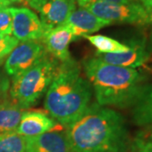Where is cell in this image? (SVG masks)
Segmentation results:
<instances>
[{
    "label": "cell",
    "instance_id": "d4e9b609",
    "mask_svg": "<svg viewBox=\"0 0 152 152\" xmlns=\"http://www.w3.org/2000/svg\"><path fill=\"white\" fill-rule=\"evenodd\" d=\"M26 5H29L33 10L38 11L40 7L43 4L46 0H26Z\"/></svg>",
    "mask_w": 152,
    "mask_h": 152
},
{
    "label": "cell",
    "instance_id": "83f0119b",
    "mask_svg": "<svg viewBox=\"0 0 152 152\" xmlns=\"http://www.w3.org/2000/svg\"><path fill=\"white\" fill-rule=\"evenodd\" d=\"M9 6H10V4H9L4 0H0V9L5 8V7H9Z\"/></svg>",
    "mask_w": 152,
    "mask_h": 152
},
{
    "label": "cell",
    "instance_id": "484cf974",
    "mask_svg": "<svg viewBox=\"0 0 152 152\" xmlns=\"http://www.w3.org/2000/svg\"><path fill=\"white\" fill-rule=\"evenodd\" d=\"M151 25V33H150V39H149V44H147V48H148V52L149 53H152V23Z\"/></svg>",
    "mask_w": 152,
    "mask_h": 152
},
{
    "label": "cell",
    "instance_id": "d6986e66",
    "mask_svg": "<svg viewBox=\"0 0 152 152\" xmlns=\"http://www.w3.org/2000/svg\"><path fill=\"white\" fill-rule=\"evenodd\" d=\"M12 25L13 21L10 8L0 9V33L3 35H11L13 30Z\"/></svg>",
    "mask_w": 152,
    "mask_h": 152
},
{
    "label": "cell",
    "instance_id": "603a6c76",
    "mask_svg": "<svg viewBox=\"0 0 152 152\" xmlns=\"http://www.w3.org/2000/svg\"><path fill=\"white\" fill-rule=\"evenodd\" d=\"M144 128L145 129L143 130L140 131L138 133L136 138L140 139V140H144L152 141V125L147 126V127H144Z\"/></svg>",
    "mask_w": 152,
    "mask_h": 152
},
{
    "label": "cell",
    "instance_id": "ffe728a7",
    "mask_svg": "<svg viewBox=\"0 0 152 152\" xmlns=\"http://www.w3.org/2000/svg\"><path fill=\"white\" fill-rule=\"evenodd\" d=\"M129 152H152V141L136 138L132 141Z\"/></svg>",
    "mask_w": 152,
    "mask_h": 152
},
{
    "label": "cell",
    "instance_id": "e0dca14e",
    "mask_svg": "<svg viewBox=\"0 0 152 152\" xmlns=\"http://www.w3.org/2000/svg\"><path fill=\"white\" fill-rule=\"evenodd\" d=\"M26 137L15 132L0 134V152H26Z\"/></svg>",
    "mask_w": 152,
    "mask_h": 152
},
{
    "label": "cell",
    "instance_id": "277c9868",
    "mask_svg": "<svg viewBox=\"0 0 152 152\" xmlns=\"http://www.w3.org/2000/svg\"><path fill=\"white\" fill-rule=\"evenodd\" d=\"M58 61L47 53L35 65L13 77L10 96L21 108L34 106L46 94L54 78Z\"/></svg>",
    "mask_w": 152,
    "mask_h": 152
},
{
    "label": "cell",
    "instance_id": "7a4b0ae2",
    "mask_svg": "<svg viewBox=\"0 0 152 152\" xmlns=\"http://www.w3.org/2000/svg\"><path fill=\"white\" fill-rule=\"evenodd\" d=\"M91 96V83L82 77L80 65L70 57L58 64L46 92L44 107L53 119L67 127L81 116Z\"/></svg>",
    "mask_w": 152,
    "mask_h": 152
},
{
    "label": "cell",
    "instance_id": "7402d4cb",
    "mask_svg": "<svg viewBox=\"0 0 152 152\" xmlns=\"http://www.w3.org/2000/svg\"><path fill=\"white\" fill-rule=\"evenodd\" d=\"M10 89V81L3 73H0V98H5Z\"/></svg>",
    "mask_w": 152,
    "mask_h": 152
},
{
    "label": "cell",
    "instance_id": "f546056e",
    "mask_svg": "<svg viewBox=\"0 0 152 152\" xmlns=\"http://www.w3.org/2000/svg\"><path fill=\"white\" fill-rule=\"evenodd\" d=\"M75 1H76V0H75Z\"/></svg>",
    "mask_w": 152,
    "mask_h": 152
},
{
    "label": "cell",
    "instance_id": "9a60e30c",
    "mask_svg": "<svg viewBox=\"0 0 152 152\" xmlns=\"http://www.w3.org/2000/svg\"><path fill=\"white\" fill-rule=\"evenodd\" d=\"M25 110L13 100L0 102V134L15 132L20 123Z\"/></svg>",
    "mask_w": 152,
    "mask_h": 152
},
{
    "label": "cell",
    "instance_id": "5b68a950",
    "mask_svg": "<svg viewBox=\"0 0 152 152\" xmlns=\"http://www.w3.org/2000/svg\"><path fill=\"white\" fill-rule=\"evenodd\" d=\"M83 8L111 24L124 23L140 26L151 24L146 11L140 2L129 4L93 2Z\"/></svg>",
    "mask_w": 152,
    "mask_h": 152
},
{
    "label": "cell",
    "instance_id": "2e32d148",
    "mask_svg": "<svg viewBox=\"0 0 152 152\" xmlns=\"http://www.w3.org/2000/svg\"><path fill=\"white\" fill-rule=\"evenodd\" d=\"M85 37L97 49L99 53H117L129 50L128 45L121 43L113 38L103 35L86 36Z\"/></svg>",
    "mask_w": 152,
    "mask_h": 152
},
{
    "label": "cell",
    "instance_id": "ba28073f",
    "mask_svg": "<svg viewBox=\"0 0 152 152\" xmlns=\"http://www.w3.org/2000/svg\"><path fill=\"white\" fill-rule=\"evenodd\" d=\"M128 45L129 50L117 53H96L95 57L113 65L136 69L141 67L148 59L150 53L147 48L145 37H134L129 40Z\"/></svg>",
    "mask_w": 152,
    "mask_h": 152
},
{
    "label": "cell",
    "instance_id": "3957f363",
    "mask_svg": "<svg viewBox=\"0 0 152 152\" xmlns=\"http://www.w3.org/2000/svg\"><path fill=\"white\" fill-rule=\"evenodd\" d=\"M83 66L97 104L102 107H132L146 81L136 69L110 64L95 56L84 60Z\"/></svg>",
    "mask_w": 152,
    "mask_h": 152
},
{
    "label": "cell",
    "instance_id": "6da1fadb",
    "mask_svg": "<svg viewBox=\"0 0 152 152\" xmlns=\"http://www.w3.org/2000/svg\"><path fill=\"white\" fill-rule=\"evenodd\" d=\"M73 152H129L132 141L124 117L97 103L66 127Z\"/></svg>",
    "mask_w": 152,
    "mask_h": 152
},
{
    "label": "cell",
    "instance_id": "52a82bcc",
    "mask_svg": "<svg viewBox=\"0 0 152 152\" xmlns=\"http://www.w3.org/2000/svg\"><path fill=\"white\" fill-rule=\"evenodd\" d=\"M10 10L13 21V36L21 42L29 41L41 42L46 31L37 15L24 7H11Z\"/></svg>",
    "mask_w": 152,
    "mask_h": 152
},
{
    "label": "cell",
    "instance_id": "7c38bea8",
    "mask_svg": "<svg viewBox=\"0 0 152 152\" xmlns=\"http://www.w3.org/2000/svg\"><path fill=\"white\" fill-rule=\"evenodd\" d=\"M58 124L48 114L39 111H25L16 132L25 137H34L58 130Z\"/></svg>",
    "mask_w": 152,
    "mask_h": 152
},
{
    "label": "cell",
    "instance_id": "44dd1931",
    "mask_svg": "<svg viewBox=\"0 0 152 152\" xmlns=\"http://www.w3.org/2000/svg\"><path fill=\"white\" fill-rule=\"evenodd\" d=\"M93 2H108V3H120V4H129L134 2H140V0H76V3L80 8Z\"/></svg>",
    "mask_w": 152,
    "mask_h": 152
},
{
    "label": "cell",
    "instance_id": "8992f818",
    "mask_svg": "<svg viewBox=\"0 0 152 152\" xmlns=\"http://www.w3.org/2000/svg\"><path fill=\"white\" fill-rule=\"evenodd\" d=\"M48 52L40 41L24 42L17 46L8 56L4 70L9 76L14 77L35 65Z\"/></svg>",
    "mask_w": 152,
    "mask_h": 152
},
{
    "label": "cell",
    "instance_id": "cb8c5ba5",
    "mask_svg": "<svg viewBox=\"0 0 152 152\" xmlns=\"http://www.w3.org/2000/svg\"><path fill=\"white\" fill-rule=\"evenodd\" d=\"M140 3L145 8L149 16L151 24L152 23V0H140Z\"/></svg>",
    "mask_w": 152,
    "mask_h": 152
},
{
    "label": "cell",
    "instance_id": "4fadbf2b",
    "mask_svg": "<svg viewBox=\"0 0 152 152\" xmlns=\"http://www.w3.org/2000/svg\"><path fill=\"white\" fill-rule=\"evenodd\" d=\"M26 152H73L65 132L53 130L26 137Z\"/></svg>",
    "mask_w": 152,
    "mask_h": 152
},
{
    "label": "cell",
    "instance_id": "8fae6325",
    "mask_svg": "<svg viewBox=\"0 0 152 152\" xmlns=\"http://www.w3.org/2000/svg\"><path fill=\"white\" fill-rule=\"evenodd\" d=\"M73 31L75 38L86 37L112 25L110 22L96 16L85 8H79L71 13L64 24Z\"/></svg>",
    "mask_w": 152,
    "mask_h": 152
},
{
    "label": "cell",
    "instance_id": "30bf717a",
    "mask_svg": "<svg viewBox=\"0 0 152 152\" xmlns=\"http://www.w3.org/2000/svg\"><path fill=\"white\" fill-rule=\"evenodd\" d=\"M75 9V0H46L37 12L47 31L64 24Z\"/></svg>",
    "mask_w": 152,
    "mask_h": 152
},
{
    "label": "cell",
    "instance_id": "5bb4252c",
    "mask_svg": "<svg viewBox=\"0 0 152 152\" xmlns=\"http://www.w3.org/2000/svg\"><path fill=\"white\" fill-rule=\"evenodd\" d=\"M132 118L136 125H152V83L145 84L132 106Z\"/></svg>",
    "mask_w": 152,
    "mask_h": 152
},
{
    "label": "cell",
    "instance_id": "9c48e42d",
    "mask_svg": "<svg viewBox=\"0 0 152 152\" xmlns=\"http://www.w3.org/2000/svg\"><path fill=\"white\" fill-rule=\"evenodd\" d=\"M75 39L69 28L61 25L47 31L41 42L49 54L62 62L70 58L69 46Z\"/></svg>",
    "mask_w": 152,
    "mask_h": 152
},
{
    "label": "cell",
    "instance_id": "4316f807",
    "mask_svg": "<svg viewBox=\"0 0 152 152\" xmlns=\"http://www.w3.org/2000/svg\"><path fill=\"white\" fill-rule=\"evenodd\" d=\"M7 2L9 4H26V0H4Z\"/></svg>",
    "mask_w": 152,
    "mask_h": 152
},
{
    "label": "cell",
    "instance_id": "ac0fdd59",
    "mask_svg": "<svg viewBox=\"0 0 152 152\" xmlns=\"http://www.w3.org/2000/svg\"><path fill=\"white\" fill-rule=\"evenodd\" d=\"M20 42L14 36L0 33V62L3 63L7 56L19 45Z\"/></svg>",
    "mask_w": 152,
    "mask_h": 152
},
{
    "label": "cell",
    "instance_id": "f1b7e54d",
    "mask_svg": "<svg viewBox=\"0 0 152 152\" xmlns=\"http://www.w3.org/2000/svg\"><path fill=\"white\" fill-rule=\"evenodd\" d=\"M3 64V63H1V62H0V65H1V64Z\"/></svg>",
    "mask_w": 152,
    "mask_h": 152
}]
</instances>
